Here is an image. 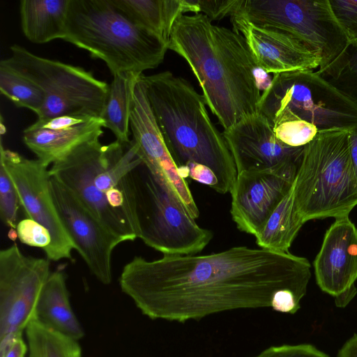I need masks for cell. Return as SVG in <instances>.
I'll return each instance as SVG.
<instances>
[{"label": "cell", "mask_w": 357, "mask_h": 357, "mask_svg": "<svg viewBox=\"0 0 357 357\" xmlns=\"http://www.w3.org/2000/svg\"><path fill=\"white\" fill-rule=\"evenodd\" d=\"M309 261L289 252L236 246L206 255L136 256L119 284L151 319L185 323L239 309L271 307L290 291L302 299L311 277Z\"/></svg>", "instance_id": "6da1fadb"}, {"label": "cell", "mask_w": 357, "mask_h": 357, "mask_svg": "<svg viewBox=\"0 0 357 357\" xmlns=\"http://www.w3.org/2000/svg\"><path fill=\"white\" fill-rule=\"evenodd\" d=\"M167 48L188 63L224 130L258 112L273 77L257 65L241 33L202 13L185 14L176 21Z\"/></svg>", "instance_id": "7a4b0ae2"}, {"label": "cell", "mask_w": 357, "mask_h": 357, "mask_svg": "<svg viewBox=\"0 0 357 357\" xmlns=\"http://www.w3.org/2000/svg\"><path fill=\"white\" fill-rule=\"evenodd\" d=\"M142 78L179 172L190 163L208 167L219 181L221 194L230 192L237 177L236 167L223 134L209 117L203 96L188 80L169 71L143 73Z\"/></svg>", "instance_id": "3957f363"}, {"label": "cell", "mask_w": 357, "mask_h": 357, "mask_svg": "<svg viewBox=\"0 0 357 357\" xmlns=\"http://www.w3.org/2000/svg\"><path fill=\"white\" fill-rule=\"evenodd\" d=\"M258 112L277 138L293 147L304 146L321 132L357 128V103L312 70L273 75Z\"/></svg>", "instance_id": "277c9868"}, {"label": "cell", "mask_w": 357, "mask_h": 357, "mask_svg": "<svg viewBox=\"0 0 357 357\" xmlns=\"http://www.w3.org/2000/svg\"><path fill=\"white\" fill-rule=\"evenodd\" d=\"M63 40L102 60L112 75L154 69L168 50L112 0H70Z\"/></svg>", "instance_id": "5b68a950"}, {"label": "cell", "mask_w": 357, "mask_h": 357, "mask_svg": "<svg viewBox=\"0 0 357 357\" xmlns=\"http://www.w3.org/2000/svg\"><path fill=\"white\" fill-rule=\"evenodd\" d=\"M293 186L296 207L304 222L349 216L357 205L349 130L321 132L305 145Z\"/></svg>", "instance_id": "8992f818"}, {"label": "cell", "mask_w": 357, "mask_h": 357, "mask_svg": "<svg viewBox=\"0 0 357 357\" xmlns=\"http://www.w3.org/2000/svg\"><path fill=\"white\" fill-rule=\"evenodd\" d=\"M132 173L138 238L163 255L202 251L213 233L198 225L164 177L143 162Z\"/></svg>", "instance_id": "52a82bcc"}, {"label": "cell", "mask_w": 357, "mask_h": 357, "mask_svg": "<svg viewBox=\"0 0 357 357\" xmlns=\"http://www.w3.org/2000/svg\"><path fill=\"white\" fill-rule=\"evenodd\" d=\"M10 50V56L1 61L45 93L38 119L63 115L102 117L109 89L107 82L81 67L41 57L17 44Z\"/></svg>", "instance_id": "ba28073f"}, {"label": "cell", "mask_w": 357, "mask_h": 357, "mask_svg": "<svg viewBox=\"0 0 357 357\" xmlns=\"http://www.w3.org/2000/svg\"><path fill=\"white\" fill-rule=\"evenodd\" d=\"M235 15L299 40L321 59L319 70L335 61L349 43L329 0H242Z\"/></svg>", "instance_id": "9c48e42d"}, {"label": "cell", "mask_w": 357, "mask_h": 357, "mask_svg": "<svg viewBox=\"0 0 357 357\" xmlns=\"http://www.w3.org/2000/svg\"><path fill=\"white\" fill-rule=\"evenodd\" d=\"M50 260L25 255L16 244L0 252V349L22 336L34 319L50 274Z\"/></svg>", "instance_id": "30bf717a"}, {"label": "cell", "mask_w": 357, "mask_h": 357, "mask_svg": "<svg viewBox=\"0 0 357 357\" xmlns=\"http://www.w3.org/2000/svg\"><path fill=\"white\" fill-rule=\"evenodd\" d=\"M0 150V163L5 167L15 187L27 218L38 222L50 233L52 242L44 250L47 258L54 261L71 259L72 250H76V246L54 202L47 167L38 159H28L17 152L4 149L2 144Z\"/></svg>", "instance_id": "8fae6325"}, {"label": "cell", "mask_w": 357, "mask_h": 357, "mask_svg": "<svg viewBox=\"0 0 357 357\" xmlns=\"http://www.w3.org/2000/svg\"><path fill=\"white\" fill-rule=\"evenodd\" d=\"M50 190L61 220L76 250L103 284L112 281V255L124 242L113 234L64 185L51 176Z\"/></svg>", "instance_id": "7c38bea8"}, {"label": "cell", "mask_w": 357, "mask_h": 357, "mask_svg": "<svg viewBox=\"0 0 357 357\" xmlns=\"http://www.w3.org/2000/svg\"><path fill=\"white\" fill-rule=\"evenodd\" d=\"M99 139L81 144L52 165L50 174L69 189L113 234L124 242L135 241L137 237L125 215L109 205L93 183L105 146Z\"/></svg>", "instance_id": "4fadbf2b"}, {"label": "cell", "mask_w": 357, "mask_h": 357, "mask_svg": "<svg viewBox=\"0 0 357 357\" xmlns=\"http://www.w3.org/2000/svg\"><path fill=\"white\" fill-rule=\"evenodd\" d=\"M223 136L233 157L237 174L245 172L297 171L304 146L293 147L275 136L269 121L259 112L249 115Z\"/></svg>", "instance_id": "5bb4252c"}, {"label": "cell", "mask_w": 357, "mask_h": 357, "mask_svg": "<svg viewBox=\"0 0 357 357\" xmlns=\"http://www.w3.org/2000/svg\"><path fill=\"white\" fill-rule=\"evenodd\" d=\"M130 129L143 162L164 177L186 211L196 220L199 215L198 207L165 144L150 106L142 74L133 90Z\"/></svg>", "instance_id": "9a60e30c"}, {"label": "cell", "mask_w": 357, "mask_h": 357, "mask_svg": "<svg viewBox=\"0 0 357 357\" xmlns=\"http://www.w3.org/2000/svg\"><path fill=\"white\" fill-rule=\"evenodd\" d=\"M319 288L344 307L357 294V228L349 216L336 218L326 231L314 261Z\"/></svg>", "instance_id": "2e32d148"}, {"label": "cell", "mask_w": 357, "mask_h": 357, "mask_svg": "<svg viewBox=\"0 0 357 357\" xmlns=\"http://www.w3.org/2000/svg\"><path fill=\"white\" fill-rule=\"evenodd\" d=\"M296 171L245 172L230 192V213L238 229L255 236L291 188Z\"/></svg>", "instance_id": "e0dca14e"}, {"label": "cell", "mask_w": 357, "mask_h": 357, "mask_svg": "<svg viewBox=\"0 0 357 357\" xmlns=\"http://www.w3.org/2000/svg\"><path fill=\"white\" fill-rule=\"evenodd\" d=\"M231 18L233 30L244 37L256 63L268 74L319 68L321 59L294 36L254 25L241 16Z\"/></svg>", "instance_id": "ac0fdd59"}, {"label": "cell", "mask_w": 357, "mask_h": 357, "mask_svg": "<svg viewBox=\"0 0 357 357\" xmlns=\"http://www.w3.org/2000/svg\"><path fill=\"white\" fill-rule=\"evenodd\" d=\"M102 118H93L77 126L59 130L33 128L23 130L24 144L45 166L63 158L81 144L100 138L103 133Z\"/></svg>", "instance_id": "d6986e66"}, {"label": "cell", "mask_w": 357, "mask_h": 357, "mask_svg": "<svg viewBox=\"0 0 357 357\" xmlns=\"http://www.w3.org/2000/svg\"><path fill=\"white\" fill-rule=\"evenodd\" d=\"M45 327L79 341L85 333L70 303L66 276L61 269L51 272L39 296L35 318Z\"/></svg>", "instance_id": "ffe728a7"}, {"label": "cell", "mask_w": 357, "mask_h": 357, "mask_svg": "<svg viewBox=\"0 0 357 357\" xmlns=\"http://www.w3.org/2000/svg\"><path fill=\"white\" fill-rule=\"evenodd\" d=\"M70 0H22V31L31 43L43 44L63 40Z\"/></svg>", "instance_id": "44dd1931"}, {"label": "cell", "mask_w": 357, "mask_h": 357, "mask_svg": "<svg viewBox=\"0 0 357 357\" xmlns=\"http://www.w3.org/2000/svg\"><path fill=\"white\" fill-rule=\"evenodd\" d=\"M137 24L160 38L167 46L177 19L192 13L188 0H112Z\"/></svg>", "instance_id": "7402d4cb"}, {"label": "cell", "mask_w": 357, "mask_h": 357, "mask_svg": "<svg viewBox=\"0 0 357 357\" xmlns=\"http://www.w3.org/2000/svg\"><path fill=\"white\" fill-rule=\"evenodd\" d=\"M304 223L296 207L292 183L265 225L255 236L256 243L261 248L275 252H289Z\"/></svg>", "instance_id": "603a6c76"}, {"label": "cell", "mask_w": 357, "mask_h": 357, "mask_svg": "<svg viewBox=\"0 0 357 357\" xmlns=\"http://www.w3.org/2000/svg\"><path fill=\"white\" fill-rule=\"evenodd\" d=\"M140 75L132 73L112 75L102 119L116 140L130 142V116L135 82Z\"/></svg>", "instance_id": "cb8c5ba5"}, {"label": "cell", "mask_w": 357, "mask_h": 357, "mask_svg": "<svg viewBox=\"0 0 357 357\" xmlns=\"http://www.w3.org/2000/svg\"><path fill=\"white\" fill-rule=\"evenodd\" d=\"M28 357H82L78 341L32 320L26 330Z\"/></svg>", "instance_id": "d4e9b609"}, {"label": "cell", "mask_w": 357, "mask_h": 357, "mask_svg": "<svg viewBox=\"0 0 357 357\" xmlns=\"http://www.w3.org/2000/svg\"><path fill=\"white\" fill-rule=\"evenodd\" d=\"M0 91L15 106L36 114L43 105L45 93L36 84L0 62Z\"/></svg>", "instance_id": "484cf974"}, {"label": "cell", "mask_w": 357, "mask_h": 357, "mask_svg": "<svg viewBox=\"0 0 357 357\" xmlns=\"http://www.w3.org/2000/svg\"><path fill=\"white\" fill-rule=\"evenodd\" d=\"M317 72L357 103V40L349 42L335 61Z\"/></svg>", "instance_id": "4316f807"}, {"label": "cell", "mask_w": 357, "mask_h": 357, "mask_svg": "<svg viewBox=\"0 0 357 357\" xmlns=\"http://www.w3.org/2000/svg\"><path fill=\"white\" fill-rule=\"evenodd\" d=\"M20 205L15 187L3 164L0 163V216L3 222L16 229Z\"/></svg>", "instance_id": "83f0119b"}, {"label": "cell", "mask_w": 357, "mask_h": 357, "mask_svg": "<svg viewBox=\"0 0 357 357\" xmlns=\"http://www.w3.org/2000/svg\"><path fill=\"white\" fill-rule=\"evenodd\" d=\"M195 13H202L211 22L234 17L239 10L242 0H190Z\"/></svg>", "instance_id": "f1b7e54d"}, {"label": "cell", "mask_w": 357, "mask_h": 357, "mask_svg": "<svg viewBox=\"0 0 357 357\" xmlns=\"http://www.w3.org/2000/svg\"><path fill=\"white\" fill-rule=\"evenodd\" d=\"M16 230L20 241L27 245L44 250L52 242L49 230L32 219L26 218L20 220Z\"/></svg>", "instance_id": "f546056e"}, {"label": "cell", "mask_w": 357, "mask_h": 357, "mask_svg": "<svg viewBox=\"0 0 357 357\" xmlns=\"http://www.w3.org/2000/svg\"><path fill=\"white\" fill-rule=\"evenodd\" d=\"M349 42L357 40V0H329Z\"/></svg>", "instance_id": "4dcf8cb0"}, {"label": "cell", "mask_w": 357, "mask_h": 357, "mask_svg": "<svg viewBox=\"0 0 357 357\" xmlns=\"http://www.w3.org/2000/svg\"><path fill=\"white\" fill-rule=\"evenodd\" d=\"M255 357H330L310 344L272 346Z\"/></svg>", "instance_id": "1f68e13d"}, {"label": "cell", "mask_w": 357, "mask_h": 357, "mask_svg": "<svg viewBox=\"0 0 357 357\" xmlns=\"http://www.w3.org/2000/svg\"><path fill=\"white\" fill-rule=\"evenodd\" d=\"M93 118L96 117L63 115L47 119H37L35 123L29 126L33 128L46 130L66 129L87 122Z\"/></svg>", "instance_id": "d6a6232c"}, {"label": "cell", "mask_w": 357, "mask_h": 357, "mask_svg": "<svg viewBox=\"0 0 357 357\" xmlns=\"http://www.w3.org/2000/svg\"><path fill=\"white\" fill-rule=\"evenodd\" d=\"M27 352V343L23 340L22 336H20L0 349V357H25Z\"/></svg>", "instance_id": "836d02e7"}, {"label": "cell", "mask_w": 357, "mask_h": 357, "mask_svg": "<svg viewBox=\"0 0 357 357\" xmlns=\"http://www.w3.org/2000/svg\"><path fill=\"white\" fill-rule=\"evenodd\" d=\"M337 357H357V334H354L343 344Z\"/></svg>", "instance_id": "e575fe53"}, {"label": "cell", "mask_w": 357, "mask_h": 357, "mask_svg": "<svg viewBox=\"0 0 357 357\" xmlns=\"http://www.w3.org/2000/svg\"><path fill=\"white\" fill-rule=\"evenodd\" d=\"M349 142L351 158L357 177V128L349 130Z\"/></svg>", "instance_id": "d590c367"}, {"label": "cell", "mask_w": 357, "mask_h": 357, "mask_svg": "<svg viewBox=\"0 0 357 357\" xmlns=\"http://www.w3.org/2000/svg\"><path fill=\"white\" fill-rule=\"evenodd\" d=\"M8 237L13 240V241H15V239L17 238H18L17 236V230L16 229H12L10 228V231H9V233H8Z\"/></svg>", "instance_id": "8d00e7d4"}]
</instances>
